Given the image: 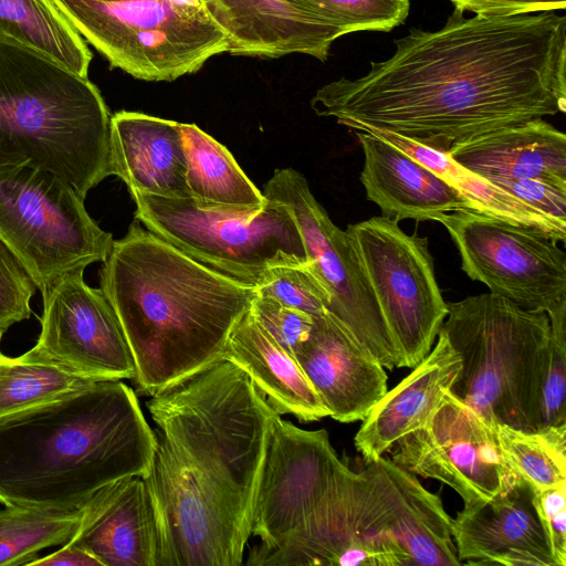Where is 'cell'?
Segmentation results:
<instances>
[{
	"instance_id": "cell-38",
	"label": "cell",
	"mask_w": 566,
	"mask_h": 566,
	"mask_svg": "<svg viewBox=\"0 0 566 566\" xmlns=\"http://www.w3.org/2000/svg\"><path fill=\"white\" fill-rule=\"evenodd\" d=\"M533 503L557 566H566V482L533 492Z\"/></svg>"
},
{
	"instance_id": "cell-1",
	"label": "cell",
	"mask_w": 566,
	"mask_h": 566,
	"mask_svg": "<svg viewBox=\"0 0 566 566\" xmlns=\"http://www.w3.org/2000/svg\"><path fill=\"white\" fill-rule=\"evenodd\" d=\"M361 77L311 99L318 116L353 130H388L449 153L499 128L566 111V17L554 12L465 18L433 32L411 28Z\"/></svg>"
},
{
	"instance_id": "cell-14",
	"label": "cell",
	"mask_w": 566,
	"mask_h": 566,
	"mask_svg": "<svg viewBox=\"0 0 566 566\" xmlns=\"http://www.w3.org/2000/svg\"><path fill=\"white\" fill-rule=\"evenodd\" d=\"M402 469L453 489L464 506L488 501L517 481L503 459L492 424L447 390L419 428L389 450Z\"/></svg>"
},
{
	"instance_id": "cell-19",
	"label": "cell",
	"mask_w": 566,
	"mask_h": 566,
	"mask_svg": "<svg viewBox=\"0 0 566 566\" xmlns=\"http://www.w3.org/2000/svg\"><path fill=\"white\" fill-rule=\"evenodd\" d=\"M80 509L78 526L67 543L102 566L158 565V521L145 478L116 480Z\"/></svg>"
},
{
	"instance_id": "cell-18",
	"label": "cell",
	"mask_w": 566,
	"mask_h": 566,
	"mask_svg": "<svg viewBox=\"0 0 566 566\" xmlns=\"http://www.w3.org/2000/svg\"><path fill=\"white\" fill-rule=\"evenodd\" d=\"M361 484V474L346 464L319 503L277 546L253 549L245 564L384 566L358 532Z\"/></svg>"
},
{
	"instance_id": "cell-34",
	"label": "cell",
	"mask_w": 566,
	"mask_h": 566,
	"mask_svg": "<svg viewBox=\"0 0 566 566\" xmlns=\"http://www.w3.org/2000/svg\"><path fill=\"white\" fill-rule=\"evenodd\" d=\"M255 290L313 317L325 313L329 302L327 292L306 264L273 268Z\"/></svg>"
},
{
	"instance_id": "cell-20",
	"label": "cell",
	"mask_w": 566,
	"mask_h": 566,
	"mask_svg": "<svg viewBox=\"0 0 566 566\" xmlns=\"http://www.w3.org/2000/svg\"><path fill=\"white\" fill-rule=\"evenodd\" d=\"M229 40L228 53L276 59L300 53L324 62L340 32L291 0H200Z\"/></svg>"
},
{
	"instance_id": "cell-2",
	"label": "cell",
	"mask_w": 566,
	"mask_h": 566,
	"mask_svg": "<svg viewBox=\"0 0 566 566\" xmlns=\"http://www.w3.org/2000/svg\"><path fill=\"white\" fill-rule=\"evenodd\" d=\"M156 450L145 478L157 566H240L272 422L280 415L227 359L154 395Z\"/></svg>"
},
{
	"instance_id": "cell-12",
	"label": "cell",
	"mask_w": 566,
	"mask_h": 566,
	"mask_svg": "<svg viewBox=\"0 0 566 566\" xmlns=\"http://www.w3.org/2000/svg\"><path fill=\"white\" fill-rule=\"evenodd\" d=\"M439 222L460 253L461 269L491 293L545 313L566 295V254L544 232L469 208Z\"/></svg>"
},
{
	"instance_id": "cell-28",
	"label": "cell",
	"mask_w": 566,
	"mask_h": 566,
	"mask_svg": "<svg viewBox=\"0 0 566 566\" xmlns=\"http://www.w3.org/2000/svg\"><path fill=\"white\" fill-rule=\"evenodd\" d=\"M364 132L384 138L436 172L471 205L472 210L534 228L556 242L565 241L566 222L532 208L486 178L468 170L455 163L448 153L432 149L388 130L367 129Z\"/></svg>"
},
{
	"instance_id": "cell-33",
	"label": "cell",
	"mask_w": 566,
	"mask_h": 566,
	"mask_svg": "<svg viewBox=\"0 0 566 566\" xmlns=\"http://www.w3.org/2000/svg\"><path fill=\"white\" fill-rule=\"evenodd\" d=\"M342 35L357 31L389 32L405 23L410 0H291Z\"/></svg>"
},
{
	"instance_id": "cell-13",
	"label": "cell",
	"mask_w": 566,
	"mask_h": 566,
	"mask_svg": "<svg viewBox=\"0 0 566 566\" xmlns=\"http://www.w3.org/2000/svg\"><path fill=\"white\" fill-rule=\"evenodd\" d=\"M358 502L360 537L385 566H459L452 517L416 475L379 457L365 462Z\"/></svg>"
},
{
	"instance_id": "cell-16",
	"label": "cell",
	"mask_w": 566,
	"mask_h": 566,
	"mask_svg": "<svg viewBox=\"0 0 566 566\" xmlns=\"http://www.w3.org/2000/svg\"><path fill=\"white\" fill-rule=\"evenodd\" d=\"M346 465L325 429L304 430L276 415L256 489L251 535L254 549L277 546L319 503Z\"/></svg>"
},
{
	"instance_id": "cell-17",
	"label": "cell",
	"mask_w": 566,
	"mask_h": 566,
	"mask_svg": "<svg viewBox=\"0 0 566 566\" xmlns=\"http://www.w3.org/2000/svg\"><path fill=\"white\" fill-rule=\"evenodd\" d=\"M313 318L311 335L294 358L331 418L364 420L388 390L385 367L334 315L326 311Z\"/></svg>"
},
{
	"instance_id": "cell-5",
	"label": "cell",
	"mask_w": 566,
	"mask_h": 566,
	"mask_svg": "<svg viewBox=\"0 0 566 566\" xmlns=\"http://www.w3.org/2000/svg\"><path fill=\"white\" fill-rule=\"evenodd\" d=\"M111 117L88 77L0 36V168L49 171L85 199L112 176Z\"/></svg>"
},
{
	"instance_id": "cell-24",
	"label": "cell",
	"mask_w": 566,
	"mask_h": 566,
	"mask_svg": "<svg viewBox=\"0 0 566 566\" xmlns=\"http://www.w3.org/2000/svg\"><path fill=\"white\" fill-rule=\"evenodd\" d=\"M448 154L486 179L532 178L566 189V136L544 118L491 130Z\"/></svg>"
},
{
	"instance_id": "cell-21",
	"label": "cell",
	"mask_w": 566,
	"mask_h": 566,
	"mask_svg": "<svg viewBox=\"0 0 566 566\" xmlns=\"http://www.w3.org/2000/svg\"><path fill=\"white\" fill-rule=\"evenodd\" d=\"M364 151L360 182L382 217L440 221L471 205L446 180L384 138L354 130Z\"/></svg>"
},
{
	"instance_id": "cell-30",
	"label": "cell",
	"mask_w": 566,
	"mask_h": 566,
	"mask_svg": "<svg viewBox=\"0 0 566 566\" xmlns=\"http://www.w3.org/2000/svg\"><path fill=\"white\" fill-rule=\"evenodd\" d=\"M504 461L533 492L566 482V424L524 431L496 424Z\"/></svg>"
},
{
	"instance_id": "cell-39",
	"label": "cell",
	"mask_w": 566,
	"mask_h": 566,
	"mask_svg": "<svg viewBox=\"0 0 566 566\" xmlns=\"http://www.w3.org/2000/svg\"><path fill=\"white\" fill-rule=\"evenodd\" d=\"M532 208L566 222V189L532 178H488Z\"/></svg>"
},
{
	"instance_id": "cell-36",
	"label": "cell",
	"mask_w": 566,
	"mask_h": 566,
	"mask_svg": "<svg viewBox=\"0 0 566 566\" xmlns=\"http://www.w3.org/2000/svg\"><path fill=\"white\" fill-rule=\"evenodd\" d=\"M35 285L28 272L0 239V329L30 317Z\"/></svg>"
},
{
	"instance_id": "cell-11",
	"label": "cell",
	"mask_w": 566,
	"mask_h": 566,
	"mask_svg": "<svg viewBox=\"0 0 566 566\" xmlns=\"http://www.w3.org/2000/svg\"><path fill=\"white\" fill-rule=\"evenodd\" d=\"M263 195L291 210L303 240L306 265L328 294L326 311L385 368L405 367L350 237L331 220L305 177L293 168L276 169L264 185Z\"/></svg>"
},
{
	"instance_id": "cell-44",
	"label": "cell",
	"mask_w": 566,
	"mask_h": 566,
	"mask_svg": "<svg viewBox=\"0 0 566 566\" xmlns=\"http://www.w3.org/2000/svg\"><path fill=\"white\" fill-rule=\"evenodd\" d=\"M3 333H4V331L0 329V344H1Z\"/></svg>"
},
{
	"instance_id": "cell-43",
	"label": "cell",
	"mask_w": 566,
	"mask_h": 566,
	"mask_svg": "<svg viewBox=\"0 0 566 566\" xmlns=\"http://www.w3.org/2000/svg\"><path fill=\"white\" fill-rule=\"evenodd\" d=\"M98 2H119V1H134V0H93Z\"/></svg>"
},
{
	"instance_id": "cell-26",
	"label": "cell",
	"mask_w": 566,
	"mask_h": 566,
	"mask_svg": "<svg viewBox=\"0 0 566 566\" xmlns=\"http://www.w3.org/2000/svg\"><path fill=\"white\" fill-rule=\"evenodd\" d=\"M241 368L280 413L300 421L329 417L296 359L258 323L250 310L232 329L223 355Z\"/></svg>"
},
{
	"instance_id": "cell-35",
	"label": "cell",
	"mask_w": 566,
	"mask_h": 566,
	"mask_svg": "<svg viewBox=\"0 0 566 566\" xmlns=\"http://www.w3.org/2000/svg\"><path fill=\"white\" fill-rule=\"evenodd\" d=\"M250 312L268 334L293 357L308 339L314 318L256 292Z\"/></svg>"
},
{
	"instance_id": "cell-22",
	"label": "cell",
	"mask_w": 566,
	"mask_h": 566,
	"mask_svg": "<svg viewBox=\"0 0 566 566\" xmlns=\"http://www.w3.org/2000/svg\"><path fill=\"white\" fill-rule=\"evenodd\" d=\"M112 175L128 191L168 198H190L180 123L138 112L111 117Z\"/></svg>"
},
{
	"instance_id": "cell-9",
	"label": "cell",
	"mask_w": 566,
	"mask_h": 566,
	"mask_svg": "<svg viewBox=\"0 0 566 566\" xmlns=\"http://www.w3.org/2000/svg\"><path fill=\"white\" fill-rule=\"evenodd\" d=\"M0 239L40 292L64 274L104 262L114 241L71 185L24 166L0 168Z\"/></svg>"
},
{
	"instance_id": "cell-25",
	"label": "cell",
	"mask_w": 566,
	"mask_h": 566,
	"mask_svg": "<svg viewBox=\"0 0 566 566\" xmlns=\"http://www.w3.org/2000/svg\"><path fill=\"white\" fill-rule=\"evenodd\" d=\"M533 494L517 479L513 486L494 497L464 506L451 520L459 560L467 565H492L500 555L523 549L552 556Z\"/></svg>"
},
{
	"instance_id": "cell-8",
	"label": "cell",
	"mask_w": 566,
	"mask_h": 566,
	"mask_svg": "<svg viewBox=\"0 0 566 566\" xmlns=\"http://www.w3.org/2000/svg\"><path fill=\"white\" fill-rule=\"evenodd\" d=\"M135 219L193 260L256 286L273 268L307 263L291 210L268 199L258 210L229 212L198 207L190 198L129 191Z\"/></svg>"
},
{
	"instance_id": "cell-37",
	"label": "cell",
	"mask_w": 566,
	"mask_h": 566,
	"mask_svg": "<svg viewBox=\"0 0 566 566\" xmlns=\"http://www.w3.org/2000/svg\"><path fill=\"white\" fill-rule=\"evenodd\" d=\"M565 394L566 342L552 338L549 360L539 397V429L566 424Z\"/></svg>"
},
{
	"instance_id": "cell-4",
	"label": "cell",
	"mask_w": 566,
	"mask_h": 566,
	"mask_svg": "<svg viewBox=\"0 0 566 566\" xmlns=\"http://www.w3.org/2000/svg\"><path fill=\"white\" fill-rule=\"evenodd\" d=\"M156 450L135 391L98 380L0 417V502L76 510L103 486L146 478Z\"/></svg>"
},
{
	"instance_id": "cell-10",
	"label": "cell",
	"mask_w": 566,
	"mask_h": 566,
	"mask_svg": "<svg viewBox=\"0 0 566 566\" xmlns=\"http://www.w3.org/2000/svg\"><path fill=\"white\" fill-rule=\"evenodd\" d=\"M346 232L405 367L413 368L430 353L448 314L428 239L382 216L349 224Z\"/></svg>"
},
{
	"instance_id": "cell-29",
	"label": "cell",
	"mask_w": 566,
	"mask_h": 566,
	"mask_svg": "<svg viewBox=\"0 0 566 566\" xmlns=\"http://www.w3.org/2000/svg\"><path fill=\"white\" fill-rule=\"evenodd\" d=\"M0 36L31 46L87 77L92 53L52 0H0Z\"/></svg>"
},
{
	"instance_id": "cell-40",
	"label": "cell",
	"mask_w": 566,
	"mask_h": 566,
	"mask_svg": "<svg viewBox=\"0 0 566 566\" xmlns=\"http://www.w3.org/2000/svg\"><path fill=\"white\" fill-rule=\"evenodd\" d=\"M455 10L483 17H511L566 9V0H450Z\"/></svg>"
},
{
	"instance_id": "cell-3",
	"label": "cell",
	"mask_w": 566,
	"mask_h": 566,
	"mask_svg": "<svg viewBox=\"0 0 566 566\" xmlns=\"http://www.w3.org/2000/svg\"><path fill=\"white\" fill-rule=\"evenodd\" d=\"M99 284L132 350L137 390L154 396L223 359L255 286L193 260L134 220Z\"/></svg>"
},
{
	"instance_id": "cell-42",
	"label": "cell",
	"mask_w": 566,
	"mask_h": 566,
	"mask_svg": "<svg viewBox=\"0 0 566 566\" xmlns=\"http://www.w3.org/2000/svg\"><path fill=\"white\" fill-rule=\"evenodd\" d=\"M174 4L188 8H200L202 3L200 0H169Z\"/></svg>"
},
{
	"instance_id": "cell-41",
	"label": "cell",
	"mask_w": 566,
	"mask_h": 566,
	"mask_svg": "<svg viewBox=\"0 0 566 566\" xmlns=\"http://www.w3.org/2000/svg\"><path fill=\"white\" fill-rule=\"evenodd\" d=\"M28 565L38 566H102L101 563L87 552L70 544H63L59 551L45 557L35 558Z\"/></svg>"
},
{
	"instance_id": "cell-7",
	"label": "cell",
	"mask_w": 566,
	"mask_h": 566,
	"mask_svg": "<svg viewBox=\"0 0 566 566\" xmlns=\"http://www.w3.org/2000/svg\"><path fill=\"white\" fill-rule=\"evenodd\" d=\"M77 32L135 78L171 82L229 51L226 33L203 7L169 0H52Z\"/></svg>"
},
{
	"instance_id": "cell-23",
	"label": "cell",
	"mask_w": 566,
	"mask_h": 566,
	"mask_svg": "<svg viewBox=\"0 0 566 566\" xmlns=\"http://www.w3.org/2000/svg\"><path fill=\"white\" fill-rule=\"evenodd\" d=\"M460 367V356L439 332L430 353L361 420L354 444L364 461L384 455L399 439L422 426L450 389Z\"/></svg>"
},
{
	"instance_id": "cell-6",
	"label": "cell",
	"mask_w": 566,
	"mask_h": 566,
	"mask_svg": "<svg viewBox=\"0 0 566 566\" xmlns=\"http://www.w3.org/2000/svg\"><path fill=\"white\" fill-rule=\"evenodd\" d=\"M447 305L439 332L461 359L449 390L492 424L538 430L552 346L547 314L491 292Z\"/></svg>"
},
{
	"instance_id": "cell-31",
	"label": "cell",
	"mask_w": 566,
	"mask_h": 566,
	"mask_svg": "<svg viewBox=\"0 0 566 566\" xmlns=\"http://www.w3.org/2000/svg\"><path fill=\"white\" fill-rule=\"evenodd\" d=\"M80 516L81 509H0V565H28L43 548L67 543Z\"/></svg>"
},
{
	"instance_id": "cell-27",
	"label": "cell",
	"mask_w": 566,
	"mask_h": 566,
	"mask_svg": "<svg viewBox=\"0 0 566 566\" xmlns=\"http://www.w3.org/2000/svg\"><path fill=\"white\" fill-rule=\"evenodd\" d=\"M190 199L202 209L247 212L268 199L232 154L196 124L180 123Z\"/></svg>"
},
{
	"instance_id": "cell-15",
	"label": "cell",
	"mask_w": 566,
	"mask_h": 566,
	"mask_svg": "<svg viewBox=\"0 0 566 566\" xmlns=\"http://www.w3.org/2000/svg\"><path fill=\"white\" fill-rule=\"evenodd\" d=\"M83 273L64 274L41 292V332L29 353L85 379L133 380L136 366L118 317Z\"/></svg>"
},
{
	"instance_id": "cell-32",
	"label": "cell",
	"mask_w": 566,
	"mask_h": 566,
	"mask_svg": "<svg viewBox=\"0 0 566 566\" xmlns=\"http://www.w3.org/2000/svg\"><path fill=\"white\" fill-rule=\"evenodd\" d=\"M90 380L36 358L29 350L9 357L0 349V417L50 401Z\"/></svg>"
}]
</instances>
